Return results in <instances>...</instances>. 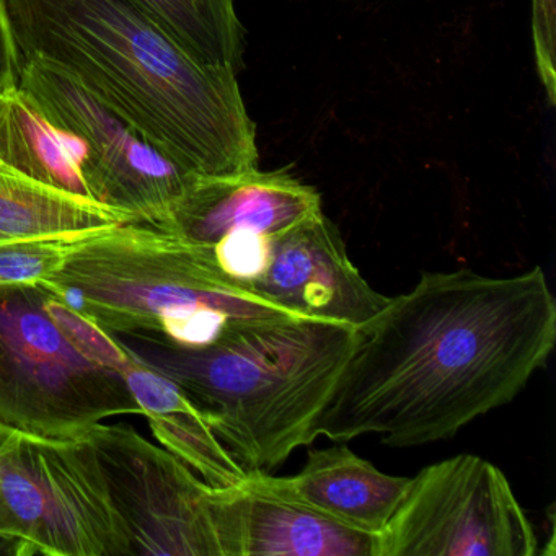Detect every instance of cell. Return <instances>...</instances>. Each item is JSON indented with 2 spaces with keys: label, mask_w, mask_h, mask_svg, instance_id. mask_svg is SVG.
Returning a JSON list of instances; mask_svg holds the SVG:
<instances>
[{
  "label": "cell",
  "mask_w": 556,
  "mask_h": 556,
  "mask_svg": "<svg viewBox=\"0 0 556 556\" xmlns=\"http://www.w3.org/2000/svg\"><path fill=\"white\" fill-rule=\"evenodd\" d=\"M555 344V295L539 266L509 278L421 273L354 330L315 435L376 434L399 448L454 438L513 402Z\"/></svg>",
  "instance_id": "obj_1"
},
{
  "label": "cell",
  "mask_w": 556,
  "mask_h": 556,
  "mask_svg": "<svg viewBox=\"0 0 556 556\" xmlns=\"http://www.w3.org/2000/svg\"><path fill=\"white\" fill-rule=\"evenodd\" d=\"M17 66L70 74L155 149L200 177L258 164L237 74L185 51L132 0H2Z\"/></svg>",
  "instance_id": "obj_2"
},
{
  "label": "cell",
  "mask_w": 556,
  "mask_h": 556,
  "mask_svg": "<svg viewBox=\"0 0 556 556\" xmlns=\"http://www.w3.org/2000/svg\"><path fill=\"white\" fill-rule=\"evenodd\" d=\"M354 330L294 315L233 325L201 348L175 346L148 334L118 340L185 390L243 470L269 473L317 439L315 421Z\"/></svg>",
  "instance_id": "obj_3"
},
{
  "label": "cell",
  "mask_w": 556,
  "mask_h": 556,
  "mask_svg": "<svg viewBox=\"0 0 556 556\" xmlns=\"http://www.w3.org/2000/svg\"><path fill=\"white\" fill-rule=\"evenodd\" d=\"M115 337L201 348L245 321L294 317L224 276L193 243L146 224H122L73 243L40 282Z\"/></svg>",
  "instance_id": "obj_4"
},
{
  "label": "cell",
  "mask_w": 556,
  "mask_h": 556,
  "mask_svg": "<svg viewBox=\"0 0 556 556\" xmlns=\"http://www.w3.org/2000/svg\"><path fill=\"white\" fill-rule=\"evenodd\" d=\"M40 285L0 288V429L74 441L103 419L142 415L123 374L84 356Z\"/></svg>",
  "instance_id": "obj_5"
},
{
  "label": "cell",
  "mask_w": 556,
  "mask_h": 556,
  "mask_svg": "<svg viewBox=\"0 0 556 556\" xmlns=\"http://www.w3.org/2000/svg\"><path fill=\"white\" fill-rule=\"evenodd\" d=\"M0 497L30 555L131 556L86 438L14 435L0 444Z\"/></svg>",
  "instance_id": "obj_6"
},
{
  "label": "cell",
  "mask_w": 556,
  "mask_h": 556,
  "mask_svg": "<svg viewBox=\"0 0 556 556\" xmlns=\"http://www.w3.org/2000/svg\"><path fill=\"white\" fill-rule=\"evenodd\" d=\"M539 539L503 471L460 454L409 478L377 556H535Z\"/></svg>",
  "instance_id": "obj_7"
},
{
  "label": "cell",
  "mask_w": 556,
  "mask_h": 556,
  "mask_svg": "<svg viewBox=\"0 0 556 556\" xmlns=\"http://www.w3.org/2000/svg\"><path fill=\"white\" fill-rule=\"evenodd\" d=\"M17 87L54 126L79 142L93 201L132 224L157 227L200 175L185 170L60 67L18 63Z\"/></svg>",
  "instance_id": "obj_8"
},
{
  "label": "cell",
  "mask_w": 556,
  "mask_h": 556,
  "mask_svg": "<svg viewBox=\"0 0 556 556\" xmlns=\"http://www.w3.org/2000/svg\"><path fill=\"white\" fill-rule=\"evenodd\" d=\"M87 439L131 556H220L211 517V484L187 464L126 426H93Z\"/></svg>",
  "instance_id": "obj_9"
},
{
  "label": "cell",
  "mask_w": 556,
  "mask_h": 556,
  "mask_svg": "<svg viewBox=\"0 0 556 556\" xmlns=\"http://www.w3.org/2000/svg\"><path fill=\"white\" fill-rule=\"evenodd\" d=\"M250 291L294 314L354 328L376 317L390 299L363 278L324 211L273 239L271 262Z\"/></svg>",
  "instance_id": "obj_10"
},
{
  "label": "cell",
  "mask_w": 556,
  "mask_h": 556,
  "mask_svg": "<svg viewBox=\"0 0 556 556\" xmlns=\"http://www.w3.org/2000/svg\"><path fill=\"white\" fill-rule=\"evenodd\" d=\"M220 556H377L379 535L328 519L263 481L260 471L211 486Z\"/></svg>",
  "instance_id": "obj_11"
},
{
  "label": "cell",
  "mask_w": 556,
  "mask_h": 556,
  "mask_svg": "<svg viewBox=\"0 0 556 556\" xmlns=\"http://www.w3.org/2000/svg\"><path fill=\"white\" fill-rule=\"evenodd\" d=\"M320 211L315 188L286 172L252 168L197 177L157 229L210 247L232 233L276 237Z\"/></svg>",
  "instance_id": "obj_12"
},
{
  "label": "cell",
  "mask_w": 556,
  "mask_h": 556,
  "mask_svg": "<svg viewBox=\"0 0 556 556\" xmlns=\"http://www.w3.org/2000/svg\"><path fill=\"white\" fill-rule=\"evenodd\" d=\"M271 490L359 532L379 535L395 513L409 478L393 477L354 454L348 445L308 451L292 477L260 471Z\"/></svg>",
  "instance_id": "obj_13"
},
{
  "label": "cell",
  "mask_w": 556,
  "mask_h": 556,
  "mask_svg": "<svg viewBox=\"0 0 556 556\" xmlns=\"http://www.w3.org/2000/svg\"><path fill=\"white\" fill-rule=\"evenodd\" d=\"M122 374L165 451L211 486H229L245 477L204 413L177 382L131 353Z\"/></svg>",
  "instance_id": "obj_14"
},
{
  "label": "cell",
  "mask_w": 556,
  "mask_h": 556,
  "mask_svg": "<svg viewBox=\"0 0 556 556\" xmlns=\"http://www.w3.org/2000/svg\"><path fill=\"white\" fill-rule=\"evenodd\" d=\"M0 170L93 201L79 142L54 128L18 87L0 93Z\"/></svg>",
  "instance_id": "obj_15"
},
{
  "label": "cell",
  "mask_w": 556,
  "mask_h": 556,
  "mask_svg": "<svg viewBox=\"0 0 556 556\" xmlns=\"http://www.w3.org/2000/svg\"><path fill=\"white\" fill-rule=\"evenodd\" d=\"M129 217L0 170V245L37 239H83Z\"/></svg>",
  "instance_id": "obj_16"
},
{
  "label": "cell",
  "mask_w": 556,
  "mask_h": 556,
  "mask_svg": "<svg viewBox=\"0 0 556 556\" xmlns=\"http://www.w3.org/2000/svg\"><path fill=\"white\" fill-rule=\"evenodd\" d=\"M185 51L206 66L239 74L243 27L233 0H132Z\"/></svg>",
  "instance_id": "obj_17"
},
{
  "label": "cell",
  "mask_w": 556,
  "mask_h": 556,
  "mask_svg": "<svg viewBox=\"0 0 556 556\" xmlns=\"http://www.w3.org/2000/svg\"><path fill=\"white\" fill-rule=\"evenodd\" d=\"M77 239H37L0 245V288L40 285L56 275Z\"/></svg>",
  "instance_id": "obj_18"
},
{
  "label": "cell",
  "mask_w": 556,
  "mask_h": 556,
  "mask_svg": "<svg viewBox=\"0 0 556 556\" xmlns=\"http://www.w3.org/2000/svg\"><path fill=\"white\" fill-rule=\"evenodd\" d=\"M43 288V286H41ZM45 289V288H43ZM47 291V289H45ZM45 307L53 318L54 324L61 328L64 334L70 338L71 343L89 359L118 370L125 369L129 361V353L122 341L115 334L109 333L105 328L100 327L92 318L87 317L83 312L76 311L71 305L64 304L56 295L47 291Z\"/></svg>",
  "instance_id": "obj_19"
},
{
  "label": "cell",
  "mask_w": 556,
  "mask_h": 556,
  "mask_svg": "<svg viewBox=\"0 0 556 556\" xmlns=\"http://www.w3.org/2000/svg\"><path fill=\"white\" fill-rule=\"evenodd\" d=\"M533 41L543 87L555 105V0H533Z\"/></svg>",
  "instance_id": "obj_20"
},
{
  "label": "cell",
  "mask_w": 556,
  "mask_h": 556,
  "mask_svg": "<svg viewBox=\"0 0 556 556\" xmlns=\"http://www.w3.org/2000/svg\"><path fill=\"white\" fill-rule=\"evenodd\" d=\"M17 58L12 47L8 24H5L4 5L0 0V89L9 90L17 87Z\"/></svg>",
  "instance_id": "obj_21"
},
{
  "label": "cell",
  "mask_w": 556,
  "mask_h": 556,
  "mask_svg": "<svg viewBox=\"0 0 556 556\" xmlns=\"http://www.w3.org/2000/svg\"><path fill=\"white\" fill-rule=\"evenodd\" d=\"M0 536H8V539L18 540L24 543V540L18 536L17 527H15L14 520H12L11 514L5 509L4 501L0 497ZM27 548V545H25ZM27 556H30V552L27 548Z\"/></svg>",
  "instance_id": "obj_22"
},
{
  "label": "cell",
  "mask_w": 556,
  "mask_h": 556,
  "mask_svg": "<svg viewBox=\"0 0 556 556\" xmlns=\"http://www.w3.org/2000/svg\"><path fill=\"white\" fill-rule=\"evenodd\" d=\"M0 555L27 556V548L18 540L0 536Z\"/></svg>",
  "instance_id": "obj_23"
},
{
  "label": "cell",
  "mask_w": 556,
  "mask_h": 556,
  "mask_svg": "<svg viewBox=\"0 0 556 556\" xmlns=\"http://www.w3.org/2000/svg\"><path fill=\"white\" fill-rule=\"evenodd\" d=\"M4 92V90L0 89V93Z\"/></svg>",
  "instance_id": "obj_24"
}]
</instances>
